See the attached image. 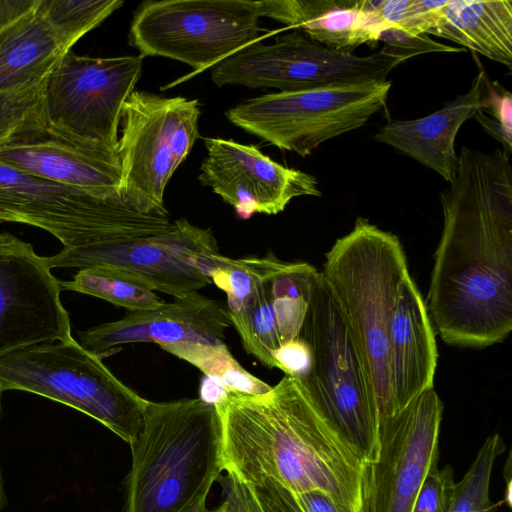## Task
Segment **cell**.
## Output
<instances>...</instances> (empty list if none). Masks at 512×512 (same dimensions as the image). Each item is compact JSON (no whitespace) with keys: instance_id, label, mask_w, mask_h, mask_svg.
Here are the masks:
<instances>
[{"instance_id":"1","label":"cell","mask_w":512,"mask_h":512,"mask_svg":"<svg viewBox=\"0 0 512 512\" xmlns=\"http://www.w3.org/2000/svg\"><path fill=\"white\" fill-rule=\"evenodd\" d=\"M503 149L462 146L440 194L443 229L427 311L450 345L486 347L512 330V164Z\"/></svg>"},{"instance_id":"2","label":"cell","mask_w":512,"mask_h":512,"mask_svg":"<svg viewBox=\"0 0 512 512\" xmlns=\"http://www.w3.org/2000/svg\"><path fill=\"white\" fill-rule=\"evenodd\" d=\"M222 470L245 484L271 478L295 495L320 491L359 512L365 463L285 375L264 394L228 392L215 404Z\"/></svg>"},{"instance_id":"3","label":"cell","mask_w":512,"mask_h":512,"mask_svg":"<svg viewBox=\"0 0 512 512\" xmlns=\"http://www.w3.org/2000/svg\"><path fill=\"white\" fill-rule=\"evenodd\" d=\"M130 447L120 512H184L223 471L219 415L200 398L149 401Z\"/></svg>"},{"instance_id":"4","label":"cell","mask_w":512,"mask_h":512,"mask_svg":"<svg viewBox=\"0 0 512 512\" xmlns=\"http://www.w3.org/2000/svg\"><path fill=\"white\" fill-rule=\"evenodd\" d=\"M320 273L361 355L381 423L394 416L389 340L399 286L409 274L402 244L396 235L358 217L326 253Z\"/></svg>"},{"instance_id":"5","label":"cell","mask_w":512,"mask_h":512,"mask_svg":"<svg viewBox=\"0 0 512 512\" xmlns=\"http://www.w3.org/2000/svg\"><path fill=\"white\" fill-rule=\"evenodd\" d=\"M298 337L311 364L298 379L318 413L365 464L380 453L379 411L363 360L340 307L318 272Z\"/></svg>"},{"instance_id":"6","label":"cell","mask_w":512,"mask_h":512,"mask_svg":"<svg viewBox=\"0 0 512 512\" xmlns=\"http://www.w3.org/2000/svg\"><path fill=\"white\" fill-rule=\"evenodd\" d=\"M0 387L38 394L100 422L131 445L149 400L122 383L99 355L73 338L40 343L0 357Z\"/></svg>"},{"instance_id":"7","label":"cell","mask_w":512,"mask_h":512,"mask_svg":"<svg viewBox=\"0 0 512 512\" xmlns=\"http://www.w3.org/2000/svg\"><path fill=\"white\" fill-rule=\"evenodd\" d=\"M259 18L258 1H145L133 14L128 39L143 58L189 65L190 78L259 40Z\"/></svg>"},{"instance_id":"8","label":"cell","mask_w":512,"mask_h":512,"mask_svg":"<svg viewBox=\"0 0 512 512\" xmlns=\"http://www.w3.org/2000/svg\"><path fill=\"white\" fill-rule=\"evenodd\" d=\"M200 103L134 90L124 104L118 158L121 199L140 212L165 209L164 192L199 138Z\"/></svg>"},{"instance_id":"9","label":"cell","mask_w":512,"mask_h":512,"mask_svg":"<svg viewBox=\"0 0 512 512\" xmlns=\"http://www.w3.org/2000/svg\"><path fill=\"white\" fill-rule=\"evenodd\" d=\"M405 59L384 45L373 54L330 49L299 30L276 36L272 44L259 40L213 67L215 85L276 88L279 92L332 88L387 81Z\"/></svg>"},{"instance_id":"10","label":"cell","mask_w":512,"mask_h":512,"mask_svg":"<svg viewBox=\"0 0 512 512\" xmlns=\"http://www.w3.org/2000/svg\"><path fill=\"white\" fill-rule=\"evenodd\" d=\"M392 82L284 91L250 98L226 111L235 126L305 157L323 142L366 125L383 109Z\"/></svg>"},{"instance_id":"11","label":"cell","mask_w":512,"mask_h":512,"mask_svg":"<svg viewBox=\"0 0 512 512\" xmlns=\"http://www.w3.org/2000/svg\"><path fill=\"white\" fill-rule=\"evenodd\" d=\"M220 255L210 228L182 218L162 230L63 248L45 260L50 268H120L141 278L154 291L178 299L212 283L210 273Z\"/></svg>"},{"instance_id":"12","label":"cell","mask_w":512,"mask_h":512,"mask_svg":"<svg viewBox=\"0 0 512 512\" xmlns=\"http://www.w3.org/2000/svg\"><path fill=\"white\" fill-rule=\"evenodd\" d=\"M143 57L67 52L43 84V115L57 131L117 153L125 102L142 74ZM118 154V153H117Z\"/></svg>"},{"instance_id":"13","label":"cell","mask_w":512,"mask_h":512,"mask_svg":"<svg viewBox=\"0 0 512 512\" xmlns=\"http://www.w3.org/2000/svg\"><path fill=\"white\" fill-rule=\"evenodd\" d=\"M0 221L36 226L75 248L134 233L142 214L120 196H98L0 161Z\"/></svg>"},{"instance_id":"14","label":"cell","mask_w":512,"mask_h":512,"mask_svg":"<svg viewBox=\"0 0 512 512\" xmlns=\"http://www.w3.org/2000/svg\"><path fill=\"white\" fill-rule=\"evenodd\" d=\"M442 414L432 387L380 423V453L365 464L359 512H411L425 477L438 467Z\"/></svg>"},{"instance_id":"15","label":"cell","mask_w":512,"mask_h":512,"mask_svg":"<svg viewBox=\"0 0 512 512\" xmlns=\"http://www.w3.org/2000/svg\"><path fill=\"white\" fill-rule=\"evenodd\" d=\"M59 280L45 257L16 236L0 233V357L72 337Z\"/></svg>"},{"instance_id":"16","label":"cell","mask_w":512,"mask_h":512,"mask_svg":"<svg viewBox=\"0 0 512 512\" xmlns=\"http://www.w3.org/2000/svg\"><path fill=\"white\" fill-rule=\"evenodd\" d=\"M207 155L198 180L232 206L242 219L276 215L299 196H321L315 176L283 166L257 146L205 137Z\"/></svg>"},{"instance_id":"17","label":"cell","mask_w":512,"mask_h":512,"mask_svg":"<svg viewBox=\"0 0 512 512\" xmlns=\"http://www.w3.org/2000/svg\"><path fill=\"white\" fill-rule=\"evenodd\" d=\"M0 161L27 174L98 196H120L118 154L71 138L49 126L44 117L0 145Z\"/></svg>"},{"instance_id":"18","label":"cell","mask_w":512,"mask_h":512,"mask_svg":"<svg viewBox=\"0 0 512 512\" xmlns=\"http://www.w3.org/2000/svg\"><path fill=\"white\" fill-rule=\"evenodd\" d=\"M230 325L227 307L197 292L157 309L131 311L122 319L81 331L79 344L99 356L129 343L216 345L223 342Z\"/></svg>"},{"instance_id":"19","label":"cell","mask_w":512,"mask_h":512,"mask_svg":"<svg viewBox=\"0 0 512 512\" xmlns=\"http://www.w3.org/2000/svg\"><path fill=\"white\" fill-rule=\"evenodd\" d=\"M491 81L481 70L469 90L447 102L441 109L412 120H388L374 139L436 171L451 183L459 166L456 135L467 120L489 106Z\"/></svg>"},{"instance_id":"20","label":"cell","mask_w":512,"mask_h":512,"mask_svg":"<svg viewBox=\"0 0 512 512\" xmlns=\"http://www.w3.org/2000/svg\"><path fill=\"white\" fill-rule=\"evenodd\" d=\"M437 358L427 305L407 274L399 286L390 329L389 364L394 415L433 387Z\"/></svg>"},{"instance_id":"21","label":"cell","mask_w":512,"mask_h":512,"mask_svg":"<svg viewBox=\"0 0 512 512\" xmlns=\"http://www.w3.org/2000/svg\"><path fill=\"white\" fill-rule=\"evenodd\" d=\"M410 33L448 39L512 70L511 0H443L419 13Z\"/></svg>"},{"instance_id":"22","label":"cell","mask_w":512,"mask_h":512,"mask_svg":"<svg viewBox=\"0 0 512 512\" xmlns=\"http://www.w3.org/2000/svg\"><path fill=\"white\" fill-rule=\"evenodd\" d=\"M38 5L0 30V93L43 83L69 52L40 15Z\"/></svg>"},{"instance_id":"23","label":"cell","mask_w":512,"mask_h":512,"mask_svg":"<svg viewBox=\"0 0 512 512\" xmlns=\"http://www.w3.org/2000/svg\"><path fill=\"white\" fill-rule=\"evenodd\" d=\"M283 262L271 252L264 273L253 283L239 307L228 312L245 351L268 368H277L272 353L282 345L272 304V281Z\"/></svg>"},{"instance_id":"24","label":"cell","mask_w":512,"mask_h":512,"mask_svg":"<svg viewBox=\"0 0 512 512\" xmlns=\"http://www.w3.org/2000/svg\"><path fill=\"white\" fill-rule=\"evenodd\" d=\"M61 289L92 295L130 311L153 310L165 304L141 278L109 266L80 269L71 281H60Z\"/></svg>"},{"instance_id":"25","label":"cell","mask_w":512,"mask_h":512,"mask_svg":"<svg viewBox=\"0 0 512 512\" xmlns=\"http://www.w3.org/2000/svg\"><path fill=\"white\" fill-rule=\"evenodd\" d=\"M383 24L370 8V0L328 12L299 29L310 39L336 51L353 53L355 48L378 42Z\"/></svg>"},{"instance_id":"26","label":"cell","mask_w":512,"mask_h":512,"mask_svg":"<svg viewBox=\"0 0 512 512\" xmlns=\"http://www.w3.org/2000/svg\"><path fill=\"white\" fill-rule=\"evenodd\" d=\"M160 347L196 366L205 376L219 380L229 392L255 395L272 388L245 370L223 342L216 345L175 342Z\"/></svg>"},{"instance_id":"27","label":"cell","mask_w":512,"mask_h":512,"mask_svg":"<svg viewBox=\"0 0 512 512\" xmlns=\"http://www.w3.org/2000/svg\"><path fill=\"white\" fill-rule=\"evenodd\" d=\"M123 4L122 0H39L38 11L60 42L71 51L76 42Z\"/></svg>"},{"instance_id":"28","label":"cell","mask_w":512,"mask_h":512,"mask_svg":"<svg viewBox=\"0 0 512 512\" xmlns=\"http://www.w3.org/2000/svg\"><path fill=\"white\" fill-rule=\"evenodd\" d=\"M504 450L498 433L486 438L464 477L455 482L448 512H492L490 479L494 463Z\"/></svg>"},{"instance_id":"29","label":"cell","mask_w":512,"mask_h":512,"mask_svg":"<svg viewBox=\"0 0 512 512\" xmlns=\"http://www.w3.org/2000/svg\"><path fill=\"white\" fill-rule=\"evenodd\" d=\"M43 83L0 93V145L43 115Z\"/></svg>"},{"instance_id":"30","label":"cell","mask_w":512,"mask_h":512,"mask_svg":"<svg viewBox=\"0 0 512 512\" xmlns=\"http://www.w3.org/2000/svg\"><path fill=\"white\" fill-rule=\"evenodd\" d=\"M353 0H264L258 1L260 17H268L290 27L302 25L351 5Z\"/></svg>"},{"instance_id":"31","label":"cell","mask_w":512,"mask_h":512,"mask_svg":"<svg viewBox=\"0 0 512 512\" xmlns=\"http://www.w3.org/2000/svg\"><path fill=\"white\" fill-rule=\"evenodd\" d=\"M491 101L487 108L475 113L481 127L512 154V94L498 81L491 83Z\"/></svg>"},{"instance_id":"32","label":"cell","mask_w":512,"mask_h":512,"mask_svg":"<svg viewBox=\"0 0 512 512\" xmlns=\"http://www.w3.org/2000/svg\"><path fill=\"white\" fill-rule=\"evenodd\" d=\"M454 484L452 467H437L425 477L411 512H448Z\"/></svg>"},{"instance_id":"33","label":"cell","mask_w":512,"mask_h":512,"mask_svg":"<svg viewBox=\"0 0 512 512\" xmlns=\"http://www.w3.org/2000/svg\"><path fill=\"white\" fill-rule=\"evenodd\" d=\"M378 41L384 42L389 50L405 60L425 53L465 51L464 48L434 41L426 34L415 35L394 26L381 30Z\"/></svg>"},{"instance_id":"34","label":"cell","mask_w":512,"mask_h":512,"mask_svg":"<svg viewBox=\"0 0 512 512\" xmlns=\"http://www.w3.org/2000/svg\"><path fill=\"white\" fill-rule=\"evenodd\" d=\"M247 485L263 512H305L296 495L274 479Z\"/></svg>"},{"instance_id":"35","label":"cell","mask_w":512,"mask_h":512,"mask_svg":"<svg viewBox=\"0 0 512 512\" xmlns=\"http://www.w3.org/2000/svg\"><path fill=\"white\" fill-rule=\"evenodd\" d=\"M277 368L285 375L302 378L306 375L311 364V351L308 344L297 337L285 342L272 353Z\"/></svg>"},{"instance_id":"36","label":"cell","mask_w":512,"mask_h":512,"mask_svg":"<svg viewBox=\"0 0 512 512\" xmlns=\"http://www.w3.org/2000/svg\"><path fill=\"white\" fill-rule=\"evenodd\" d=\"M39 0H0V30L33 11Z\"/></svg>"},{"instance_id":"37","label":"cell","mask_w":512,"mask_h":512,"mask_svg":"<svg viewBox=\"0 0 512 512\" xmlns=\"http://www.w3.org/2000/svg\"><path fill=\"white\" fill-rule=\"evenodd\" d=\"M305 512H342L332 499L320 491H308L296 495Z\"/></svg>"},{"instance_id":"38","label":"cell","mask_w":512,"mask_h":512,"mask_svg":"<svg viewBox=\"0 0 512 512\" xmlns=\"http://www.w3.org/2000/svg\"><path fill=\"white\" fill-rule=\"evenodd\" d=\"M228 392L229 391L219 380L205 376L201 382L199 398L207 403L215 405L217 402L222 400Z\"/></svg>"},{"instance_id":"39","label":"cell","mask_w":512,"mask_h":512,"mask_svg":"<svg viewBox=\"0 0 512 512\" xmlns=\"http://www.w3.org/2000/svg\"><path fill=\"white\" fill-rule=\"evenodd\" d=\"M229 483V491L224 503L215 509L214 512H247L237 484L231 476H229Z\"/></svg>"},{"instance_id":"40","label":"cell","mask_w":512,"mask_h":512,"mask_svg":"<svg viewBox=\"0 0 512 512\" xmlns=\"http://www.w3.org/2000/svg\"><path fill=\"white\" fill-rule=\"evenodd\" d=\"M228 476H231V475H228ZM231 477H233V476H231ZM233 478L237 484V487H238L240 496L242 498V501L244 503V506L246 508V511L247 512H263L262 509L260 508L255 496L253 495L250 487L247 484L238 481L235 477H233Z\"/></svg>"},{"instance_id":"41","label":"cell","mask_w":512,"mask_h":512,"mask_svg":"<svg viewBox=\"0 0 512 512\" xmlns=\"http://www.w3.org/2000/svg\"><path fill=\"white\" fill-rule=\"evenodd\" d=\"M206 499H207V495L201 496L190 507H188L184 512H214V510H209L206 507Z\"/></svg>"},{"instance_id":"42","label":"cell","mask_w":512,"mask_h":512,"mask_svg":"<svg viewBox=\"0 0 512 512\" xmlns=\"http://www.w3.org/2000/svg\"><path fill=\"white\" fill-rule=\"evenodd\" d=\"M0 410H1V403H0ZM5 505H6V499H5L4 492H3L2 478H1V473H0V512Z\"/></svg>"},{"instance_id":"43","label":"cell","mask_w":512,"mask_h":512,"mask_svg":"<svg viewBox=\"0 0 512 512\" xmlns=\"http://www.w3.org/2000/svg\"><path fill=\"white\" fill-rule=\"evenodd\" d=\"M4 391L2 390V388L0 387V398H1V395Z\"/></svg>"},{"instance_id":"44","label":"cell","mask_w":512,"mask_h":512,"mask_svg":"<svg viewBox=\"0 0 512 512\" xmlns=\"http://www.w3.org/2000/svg\"><path fill=\"white\" fill-rule=\"evenodd\" d=\"M0 223H2V221H0Z\"/></svg>"}]
</instances>
